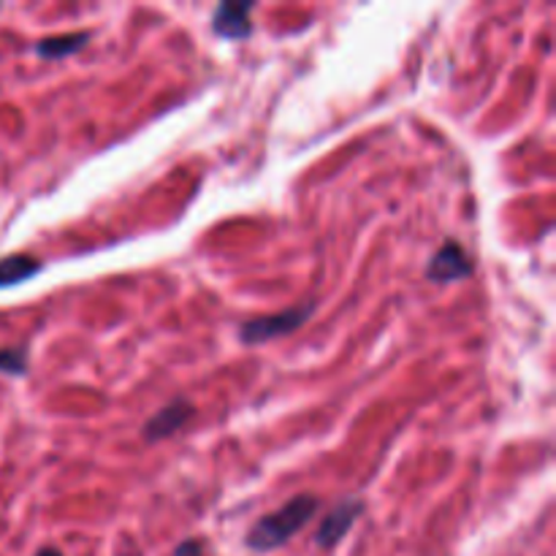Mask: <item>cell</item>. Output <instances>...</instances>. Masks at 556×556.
<instances>
[{
	"mask_svg": "<svg viewBox=\"0 0 556 556\" xmlns=\"http://www.w3.org/2000/svg\"><path fill=\"white\" fill-rule=\"evenodd\" d=\"M472 275V264L467 258L465 248L456 242H445L438 253L432 255L427 266V277L432 282H456Z\"/></svg>",
	"mask_w": 556,
	"mask_h": 556,
	"instance_id": "4",
	"label": "cell"
},
{
	"mask_svg": "<svg viewBox=\"0 0 556 556\" xmlns=\"http://www.w3.org/2000/svg\"><path fill=\"white\" fill-rule=\"evenodd\" d=\"M41 261L30 258V255H9V258H0V288L22 286L30 277L41 275Z\"/></svg>",
	"mask_w": 556,
	"mask_h": 556,
	"instance_id": "7",
	"label": "cell"
},
{
	"mask_svg": "<svg viewBox=\"0 0 556 556\" xmlns=\"http://www.w3.org/2000/svg\"><path fill=\"white\" fill-rule=\"evenodd\" d=\"M27 356L25 348H9V351H0V372L3 375H14V378H22L27 375Z\"/></svg>",
	"mask_w": 556,
	"mask_h": 556,
	"instance_id": "9",
	"label": "cell"
},
{
	"mask_svg": "<svg viewBox=\"0 0 556 556\" xmlns=\"http://www.w3.org/2000/svg\"><path fill=\"white\" fill-rule=\"evenodd\" d=\"M190 416H193V405H190L188 400H174L172 405L161 407V410L144 424L141 438H144L147 443H161V440L177 434L179 429L190 421Z\"/></svg>",
	"mask_w": 556,
	"mask_h": 556,
	"instance_id": "6",
	"label": "cell"
},
{
	"mask_svg": "<svg viewBox=\"0 0 556 556\" xmlns=\"http://www.w3.org/2000/svg\"><path fill=\"white\" fill-rule=\"evenodd\" d=\"M318 505L320 500L313 497V494H299V497L288 500L280 510L266 514L264 519L255 521L248 535H244V543H248V548L261 554L286 546L296 532H302L313 521V516L318 514Z\"/></svg>",
	"mask_w": 556,
	"mask_h": 556,
	"instance_id": "1",
	"label": "cell"
},
{
	"mask_svg": "<svg viewBox=\"0 0 556 556\" xmlns=\"http://www.w3.org/2000/svg\"><path fill=\"white\" fill-rule=\"evenodd\" d=\"M250 11H253L250 0H244V3L217 5L215 14H212V30H215V36L228 38V41H244V38L253 36Z\"/></svg>",
	"mask_w": 556,
	"mask_h": 556,
	"instance_id": "5",
	"label": "cell"
},
{
	"mask_svg": "<svg viewBox=\"0 0 556 556\" xmlns=\"http://www.w3.org/2000/svg\"><path fill=\"white\" fill-rule=\"evenodd\" d=\"M87 41H90V33L87 30L65 33V36H58V38H43V41L36 47V52L38 58L43 60H63L68 58V54L79 52Z\"/></svg>",
	"mask_w": 556,
	"mask_h": 556,
	"instance_id": "8",
	"label": "cell"
},
{
	"mask_svg": "<svg viewBox=\"0 0 556 556\" xmlns=\"http://www.w3.org/2000/svg\"><path fill=\"white\" fill-rule=\"evenodd\" d=\"M174 556H204V546L199 541H185L179 543V548L174 552Z\"/></svg>",
	"mask_w": 556,
	"mask_h": 556,
	"instance_id": "10",
	"label": "cell"
},
{
	"mask_svg": "<svg viewBox=\"0 0 556 556\" xmlns=\"http://www.w3.org/2000/svg\"><path fill=\"white\" fill-rule=\"evenodd\" d=\"M315 313V302L302 304V307H293V309H282L277 315H261V318L253 320H244L239 326V340L244 345H264V342L271 340H280V337L291 334L296 331L299 326L307 324Z\"/></svg>",
	"mask_w": 556,
	"mask_h": 556,
	"instance_id": "2",
	"label": "cell"
},
{
	"mask_svg": "<svg viewBox=\"0 0 556 556\" xmlns=\"http://www.w3.org/2000/svg\"><path fill=\"white\" fill-rule=\"evenodd\" d=\"M36 556H63V554H60L58 548H41Z\"/></svg>",
	"mask_w": 556,
	"mask_h": 556,
	"instance_id": "11",
	"label": "cell"
},
{
	"mask_svg": "<svg viewBox=\"0 0 556 556\" xmlns=\"http://www.w3.org/2000/svg\"><path fill=\"white\" fill-rule=\"evenodd\" d=\"M364 514V500H342L337 508H331L329 514H326V519L320 521L318 532H315V543H318L320 548H334L337 543L345 541L348 532L353 530V525H356L358 516Z\"/></svg>",
	"mask_w": 556,
	"mask_h": 556,
	"instance_id": "3",
	"label": "cell"
}]
</instances>
